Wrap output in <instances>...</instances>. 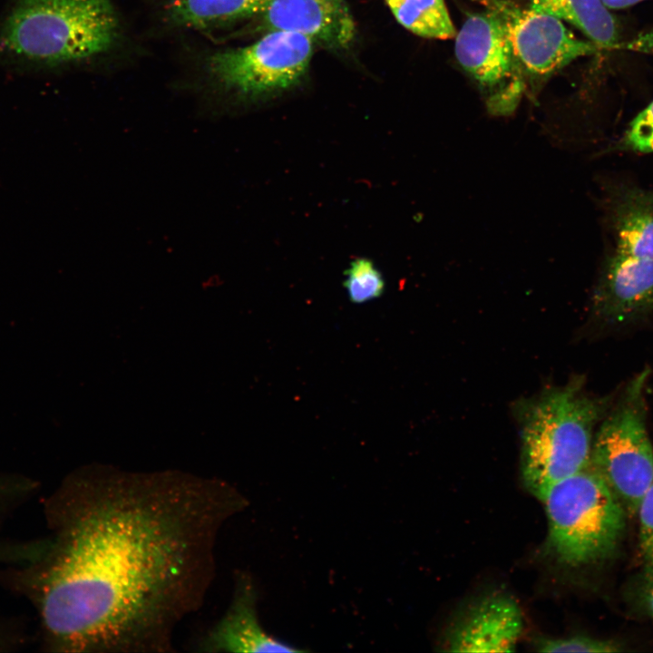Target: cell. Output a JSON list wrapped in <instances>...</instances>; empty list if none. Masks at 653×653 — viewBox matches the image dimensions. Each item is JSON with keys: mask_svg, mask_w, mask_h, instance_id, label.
Listing matches in <instances>:
<instances>
[{"mask_svg": "<svg viewBox=\"0 0 653 653\" xmlns=\"http://www.w3.org/2000/svg\"><path fill=\"white\" fill-rule=\"evenodd\" d=\"M314 41L288 30H268L247 45L219 49L201 63L210 87L239 100H256L283 93L305 77Z\"/></svg>", "mask_w": 653, "mask_h": 653, "instance_id": "5", "label": "cell"}, {"mask_svg": "<svg viewBox=\"0 0 653 653\" xmlns=\"http://www.w3.org/2000/svg\"><path fill=\"white\" fill-rule=\"evenodd\" d=\"M596 314L623 325L653 312V258L613 250L603 264L593 295Z\"/></svg>", "mask_w": 653, "mask_h": 653, "instance_id": "10", "label": "cell"}, {"mask_svg": "<svg viewBox=\"0 0 653 653\" xmlns=\"http://www.w3.org/2000/svg\"><path fill=\"white\" fill-rule=\"evenodd\" d=\"M638 597L643 609L653 618V564L646 565Z\"/></svg>", "mask_w": 653, "mask_h": 653, "instance_id": "21", "label": "cell"}, {"mask_svg": "<svg viewBox=\"0 0 653 653\" xmlns=\"http://www.w3.org/2000/svg\"><path fill=\"white\" fill-rule=\"evenodd\" d=\"M606 152H653V101L631 121Z\"/></svg>", "mask_w": 653, "mask_h": 653, "instance_id": "18", "label": "cell"}, {"mask_svg": "<svg viewBox=\"0 0 653 653\" xmlns=\"http://www.w3.org/2000/svg\"><path fill=\"white\" fill-rule=\"evenodd\" d=\"M249 500L181 472L86 471L68 487L40 597L52 646L80 653H168L203 605L225 523Z\"/></svg>", "mask_w": 653, "mask_h": 653, "instance_id": "1", "label": "cell"}, {"mask_svg": "<svg viewBox=\"0 0 653 653\" xmlns=\"http://www.w3.org/2000/svg\"><path fill=\"white\" fill-rule=\"evenodd\" d=\"M647 372L629 385L592 441L590 463L626 512L637 513L653 482V449L645 425L642 388Z\"/></svg>", "mask_w": 653, "mask_h": 653, "instance_id": "6", "label": "cell"}, {"mask_svg": "<svg viewBox=\"0 0 653 653\" xmlns=\"http://www.w3.org/2000/svg\"><path fill=\"white\" fill-rule=\"evenodd\" d=\"M454 53L492 114L508 115L517 108L527 75L495 12L487 8L469 15L455 35Z\"/></svg>", "mask_w": 653, "mask_h": 653, "instance_id": "7", "label": "cell"}, {"mask_svg": "<svg viewBox=\"0 0 653 653\" xmlns=\"http://www.w3.org/2000/svg\"><path fill=\"white\" fill-rule=\"evenodd\" d=\"M260 15L268 30L297 32L327 48H346L356 36L346 0H270Z\"/></svg>", "mask_w": 653, "mask_h": 653, "instance_id": "12", "label": "cell"}, {"mask_svg": "<svg viewBox=\"0 0 653 653\" xmlns=\"http://www.w3.org/2000/svg\"><path fill=\"white\" fill-rule=\"evenodd\" d=\"M608 9H620L648 0H601Z\"/></svg>", "mask_w": 653, "mask_h": 653, "instance_id": "22", "label": "cell"}, {"mask_svg": "<svg viewBox=\"0 0 653 653\" xmlns=\"http://www.w3.org/2000/svg\"><path fill=\"white\" fill-rule=\"evenodd\" d=\"M523 629L517 602L503 594L484 597L473 604L451 629L446 646L451 652L513 651Z\"/></svg>", "mask_w": 653, "mask_h": 653, "instance_id": "11", "label": "cell"}, {"mask_svg": "<svg viewBox=\"0 0 653 653\" xmlns=\"http://www.w3.org/2000/svg\"><path fill=\"white\" fill-rule=\"evenodd\" d=\"M259 591L253 577L238 571L230 603L218 621L195 644V651L223 652H299L293 645L268 633L261 624L258 602Z\"/></svg>", "mask_w": 653, "mask_h": 653, "instance_id": "9", "label": "cell"}, {"mask_svg": "<svg viewBox=\"0 0 653 653\" xmlns=\"http://www.w3.org/2000/svg\"><path fill=\"white\" fill-rule=\"evenodd\" d=\"M603 408L575 380L519 406L522 480L538 499L552 484L589 466L593 427Z\"/></svg>", "mask_w": 653, "mask_h": 653, "instance_id": "3", "label": "cell"}, {"mask_svg": "<svg viewBox=\"0 0 653 653\" xmlns=\"http://www.w3.org/2000/svg\"><path fill=\"white\" fill-rule=\"evenodd\" d=\"M122 42L112 0H15L0 24L2 54L45 67L95 63Z\"/></svg>", "mask_w": 653, "mask_h": 653, "instance_id": "2", "label": "cell"}, {"mask_svg": "<svg viewBox=\"0 0 653 653\" xmlns=\"http://www.w3.org/2000/svg\"><path fill=\"white\" fill-rule=\"evenodd\" d=\"M539 500L548 518L547 549L558 562L580 567L615 551L626 511L591 463L552 484Z\"/></svg>", "mask_w": 653, "mask_h": 653, "instance_id": "4", "label": "cell"}, {"mask_svg": "<svg viewBox=\"0 0 653 653\" xmlns=\"http://www.w3.org/2000/svg\"><path fill=\"white\" fill-rule=\"evenodd\" d=\"M270 0H161L162 22L171 29L210 34L261 15Z\"/></svg>", "mask_w": 653, "mask_h": 653, "instance_id": "14", "label": "cell"}, {"mask_svg": "<svg viewBox=\"0 0 653 653\" xmlns=\"http://www.w3.org/2000/svg\"><path fill=\"white\" fill-rule=\"evenodd\" d=\"M344 286L350 301L362 304L383 295L385 280L371 259L357 258L345 272Z\"/></svg>", "mask_w": 653, "mask_h": 653, "instance_id": "17", "label": "cell"}, {"mask_svg": "<svg viewBox=\"0 0 653 653\" xmlns=\"http://www.w3.org/2000/svg\"><path fill=\"white\" fill-rule=\"evenodd\" d=\"M637 513L641 553L646 565H650L653 564V482L642 497Z\"/></svg>", "mask_w": 653, "mask_h": 653, "instance_id": "20", "label": "cell"}, {"mask_svg": "<svg viewBox=\"0 0 653 653\" xmlns=\"http://www.w3.org/2000/svg\"><path fill=\"white\" fill-rule=\"evenodd\" d=\"M602 201L614 251L653 258V188L610 180Z\"/></svg>", "mask_w": 653, "mask_h": 653, "instance_id": "13", "label": "cell"}, {"mask_svg": "<svg viewBox=\"0 0 653 653\" xmlns=\"http://www.w3.org/2000/svg\"><path fill=\"white\" fill-rule=\"evenodd\" d=\"M541 652H616L618 645L609 640L593 638L587 636H572L560 638H541L537 644Z\"/></svg>", "mask_w": 653, "mask_h": 653, "instance_id": "19", "label": "cell"}, {"mask_svg": "<svg viewBox=\"0 0 653 653\" xmlns=\"http://www.w3.org/2000/svg\"><path fill=\"white\" fill-rule=\"evenodd\" d=\"M531 6L566 21L603 50L625 47L619 43L616 18L601 0H530Z\"/></svg>", "mask_w": 653, "mask_h": 653, "instance_id": "15", "label": "cell"}, {"mask_svg": "<svg viewBox=\"0 0 653 653\" xmlns=\"http://www.w3.org/2000/svg\"><path fill=\"white\" fill-rule=\"evenodd\" d=\"M481 1L504 23L527 76L549 77L577 58L603 50L576 37L550 14L531 6L521 8L509 0Z\"/></svg>", "mask_w": 653, "mask_h": 653, "instance_id": "8", "label": "cell"}, {"mask_svg": "<svg viewBox=\"0 0 653 653\" xmlns=\"http://www.w3.org/2000/svg\"><path fill=\"white\" fill-rule=\"evenodd\" d=\"M396 21L413 34L433 39L456 35L443 0H385Z\"/></svg>", "mask_w": 653, "mask_h": 653, "instance_id": "16", "label": "cell"}]
</instances>
